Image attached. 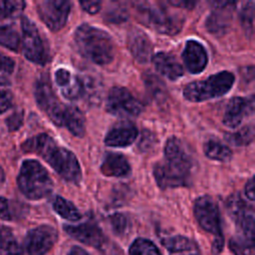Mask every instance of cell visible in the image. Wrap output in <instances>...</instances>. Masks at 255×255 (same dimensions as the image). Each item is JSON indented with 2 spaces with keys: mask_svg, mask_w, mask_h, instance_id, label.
Returning <instances> with one entry per match:
<instances>
[{
  "mask_svg": "<svg viewBox=\"0 0 255 255\" xmlns=\"http://www.w3.org/2000/svg\"><path fill=\"white\" fill-rule=\"evenodd\" d=\"M164 159L153 167V175L160 188H175L191 183L194 162L180 139L172 136L166 140Z\"/></svg>",
  "mask_w": 255,
  "mask_h": 255,
  "instance_id": "cell-1",
  "label": "cell"
},
{
  "mask_svg": "<svg viewBox=\"0 0 255 255\" xmlns=\"http://www.w3.org/2000/svg\"><path fill=\"white\" fill-rule=\"evenodd\" d=\"M24 8V1H0V20L18 17Z\"/></svg>",
  "mask_w": 255,
  "mask_h": 255,
  "instance_id": "cell-31",
  "label": "cell"
},
{
  "mask_svg": "<svg viewBox=\"0 0 255 255\" xmlns=\"http://www.w3.org/2000/svg\"><path fill=\"white\" fill-rule=\"evenodd\" d=\"M229 216L241 231V235L250 241L254 240V210L247 204L240 194L230 195L226 201Z\"/></svg>",
  "mask_w": 255,
  "mask_h": 255,
  "instance_id": "cell-10",
  "label": "cell"
},
{
  "mask_svg": "<svg viewBox=\"0 0 255 255\" xmlns=\"http://www.w3.org/2000/svg\"><path fill=\"white\" fill-rule=\"evenodd\" d=\"M63 127L75 136H84L86 131V121L83 113L75 106H67Z\"/></svg>",
  "mask_w": 255,
  "mask_h": 255,
  "instance_id": "cell-23",
  "label": "cell"
},
{
  "mask_svg": "<svg viewBox=\"0 0 255 255\" xmlns=\"http://www.w3.org/2000/svg\"><path fill=\"white\" fill-rule=\"evenodd\" d=\"M128 47L133 58L139 63H146L151 59L152 44L145 33L133 29L128 36Z\"/></svg>",
  "mask_w": 255,
  "mask_h": 255,
  "instance_id": "cell-19",
  "label": "cell"
},
{
  "mask_svg": "<svg viewBox=\"0 0 255 255\" xmlns=\"http://www.w3.org/2000/svg\"><path fill=\"white\" fill-rule=\"evenodd\" d=\"M193 211L202 229L213 234L215 238L222 237L219 208L212 197L208 195L198 197L194 202Z\"/></svg>",
  "mask_w": 255,
  "mask_h": 255,
  "instance_id": "cell-11",
  "label": "cell"
},
{
  "mask_svg": "<svg viewBox=\"0 0 255 255\" xmlns=\"http://www.w3.org/2000/svg\"><path fill=\"white\" fill-rule=\"evenodd\" d=\"M23 123V112L17 111L7 119V125L10 130H15L21 127Z\"/></svg>",
  "mask_w": 255,
  "mask_h": 255,
  "instance_id": "cell-37",
  "label": "cell"
},
{
  "mask_svg": "<svg viewBox=\"0 0 255 255\" xmlns=\"http://www.w3.org/2000/svg\"><path fill=\"white\" fill-rule=\"evenodd\" d=\"M235 77L229 71L211 75L205 80L187 84L182 91L183 97L193 103L204 102L225 95L234 84Z\"/></svg>",
  "mask_w": 255,
  "mask_h": 255,
  "instance_id": "cell-5",
  "label": "cell"
},
{
  "mask_svg": "<svg viewBox=\"0 0 255 255\" xmlns=\"http://www.w3.org/2000/svg\"><path fill=\"white\" fill-rule=\"evenodd\" d=\"M203 151L208 158L222 162L228 161L232 157L231 149L216 138L206 140L203 144Z\"/></svg>",
  "mask_w": 255,
  "mask_h": 255,
  "instance_id": "cell-24",
  "label": "cell"
},
{
  "mask_svg": "<svg viewBox=\"0 0 255 255\" xmlns=\"http://www.w3.org/2000/svg\"><path fill=\"white\" fill-rule=\"evenodd\" d=\"M245 195L251 201L254 200V178L251 177L245 185Z\"/></svg>",
  "mask_w": 255,
  "mask_h": 255,
  "instance_id": "cell-42",
  "label": "cell"
},
{
  "mask_svg": "<svg viewBox=\"0 0 255 255\" xmlns=\"http://www.w3.org/2000/svg\"><path fill=\"white\" fill-rule=\"evenodd\" d=\"M74 76L75 75L67 69H64V68L58 69L55 72V81H56V84L60 87V90L66 88L71 83Z\"/></svg>",
  "mask_w": 255,
  "mask_h": 255,
  "instance_id": "cell-36",
  "label": "cell"
},
{
  "mask_svg": "<svg viewBox=\"0 0 255 255\" xmlns=\"http://www.w3.org/2000/svg\"><path fill=\"white\" fill-rule=\"evenodd\" d=\"M182 59L186 69L191 74L201 73L208 62V56L205 48L195 40H189L186 42L182 52Z\"/></svg>",
  "mask_w": 255,
  "mask_h": 255,
  "instance_id": "cell-18",
  "label": "cell"
},
{
  "mask_svg": "<svg viewBox=\"0 0 255 255\" xmlns=\"http://www.w3.org/2000/svg\"><path fill=\"white\" fill-rule=\"evenodd\" d=\"M110 223L113 231L117 235H124L128 229V219L122 213H116L110 216Z\"/></svg>",
  "mask_w": 255,
  "mask_h": 255,
  "instance_id": "cell-35",
  "label": "cell"
},
{
  "mask_svg": "<svg viewBox=\"0 0 255 255\" xmlns=\"http://www.w3.org/2000/svg\"><path fill=\"white\" fill-rule=\"evenodd\" d=\"M254 2H244L240 10V22L247 36L253 35V24H254Z\"/></svg>",
  "mask_w": 255,
  "mask_h": 255,
  "instance_id": "cell-29",
  "label": "cell"
},
{
  "mask_svg": "<svg viewBox=\"0 0 255 255\" xmlns=\"http://www.w3.org/2000/svg\"><path fill=\"white\" fill-rule=\"evenodd\" d=\"M22 148L26 152H34L43 157L65 180L80 182L82 170L78 158L71 150L58 145L50 135L41 133L33 136L23 143Z\"/></svg>",
  "mask_w": 255,
  "mask_h": 255,
  "instance_id": "cell-2",
  "label": "cell"
},
{
  "mask_svg": "<svg viewBox=\"0 0 255 255\" xmlns=\"http://www.w3.org/2000/svg\"><path fill=\"white\" fill-rule=\"evenodd\" d=\"M254 112V100L235 97L232 98L224 111L222 123L229 128H236L240 126L246 116L252 115Z\"/></svg>",
  "mask_w": 255,
  "mask_h": 255,
  "instance_id": "cell-15",
  "label": "cell"
},
{
  "mask_svg": "<svg viewBox=\"0 0 255 255\" xmlns=\"http://www.w3.org/2000/svg\"><path fill=\"white\" fill-rule=\"evenodd\" d=\"M169 255H201L197 244L184 236H173L163 240Z\"/></svg>",
  "mask_w": 255,
  "mask_h": 255,
  "instance_id": "cell-22",
  "label": "cell"
},
{
  "mask_svg": "<svg viewBox=\"0 0 255 255\" xmlns=\"http://www.w3.org/2000/svg\"><path fill=\"white\" fill-rule=\"evenodd\" d=\"M235 2L215 1L212 2L213 10L205 21L207 31L215 36H222L230 28L232 21V13Z\"/></svg>",
  "mask_w": 255,
  "mask_h": 255,
  "instance_id": "cell-14",
  "label": "cell"
},
{
  "mask_svg": "<svg viewBox=\"0 0 255 255\" xmlns=\"http://www.w3.org/2000/svg\"><path fill=\"white\" fill-rule=\"evenodd\" d=\"M137 17L146 26L156 30L158 33L174 35L180 31L183 20L159 4L150 2L134 3Z\"/></svg>",
  "mask_w": 255,
  "mask_h": 255,
  "instance_id": "cell-6",
  "label": "cell"
},
{
  "mask_svg": "<svg viewBox=\"0 0 255 255\" xmlns=\"http://www.w3.org/2000/svg\"><path fill=\"white\" fill-rule=\"evenodd\" d=\"M22 47L25 57L38 65H45L50 59L49 48L42 38L37 26L28 18L23 17Z\"/></svg>",
  "mask_w": 255,
  "mask_h": 255,
  "instance_id": "cell-7",
  "label": "cell"
},
{
  "mask_svg": "<svg viewBox=\"0 0 255 255\" xmlns=\"http://www.w3.org/2000/svg\"><path fill=\"white\" fill-rule=\"evenodd\" d=\"M35 99L39 108L46 113L58 127H63L67 106L63 105L55 95L49 78L42 76L35 85Z\"/></svg>",
  "mask_w": 255,
  "mask_h": 255,
  "instance_id": "cell-8",
  "label": "cell"
},
{
  "mask_svg": "<svg viewBox=\"0 0 255 255\" xmlns=\"http://www.w3.org/2000/svg\"><path fill=\"white\" fill-rule=\"evenodd\" d=\"M13 95L10 83L4 77L0 76V114L6 112L12 105Z\"/></svg>",
  "mask_w": 255,
  "mask_h": 255,
  "instance_id": "cell-34",
  "label": "cell"
},
{
  "mask_svg": "<svg viewBox=\"0 0 255 255\" xmlns=\"http://www.w3.org/2000/svg\"><path fill=\"white\" fill-rule=\"evenodd\" d=\"M4 178H5V175H4V172H3V170H2V168L0 167V183L4 180Z\"/></svg>",
  "mask_w": 255,
  "mask_h": 255,
  "instance_id": "cell-45",
  "label": "cell"
},
{
  "mask_svg": "<svg viewBox=\"0 0 255 255\" xmlns=\"http://www.w3.org/2000/svg\"><path fill=\"white\" fill-rule=\"evenodd\" d=\"M68 255H89L83 248H80L78 246H74L70 249Z\"/></svg>",
  "mask_w": 255,
  "mask_h": 255,
  "instance_id": "cell-44",
  "label": "cell"
},
{
  "mask_svg": "<svg viewBox=\"0 0 255 255\" xmlns=\"http://www.w3.org/2000/svg\"><path fill=\"white\" fill-rule=\"evenodd\" d=\"M144 83L149 94L156 100H160L164 97V85L161 83V81H159L157 77H155L152 74H147L144 76Z\"/></svg>",
  "mask_w": 255,
  "mask_h": 255,
  "instance_id": "cell-33",
  "label": "cell"
},
{
  "mask_svg": "<svg viewBox=\"0 0 255 255\" xmlns=\"http://www.w3.org/2000/svg\"><path fill=\"white\" fill-rule=\"evenodd\" d=\"M20 35L11 25L0 26V45L12 51H18L20 47Z\"/></svg>",
  "mask_w": 255,
  "mask_h": 255,
  "instance_id": "cell-27",
  "label": "cell"
},
{
  "mask_svg": "<svg viewBox=\"0 0 255 255\" xmlns=\"http://www.w3.org/2000/svg\"><path fill=\"white\" fill-rule=\"evenodd\" d=\"M38 14L46 26L57 32L61 30L69 17L71 2L65 0H45L38 3Z\"/></svg>",
  "mask_w": 255,
  "mask_h": 255,
  "instance_id": "cell-12",
  "label": "cell"
},
{
  "mask_svg": "<svg viewBox=\"0 0 255 255\" xmlns=\"http://www.w3.org/2000/svg\"><path fill=\"white\" fill-rule=\"evenodd\" d=\"M53 208L61 217L69 221H78L82 217L78 208L62 196H56L54 198Z\"/></svg>",
  "mask_w": 255,
  "mask_h": 255,
  "instance_id": "cell-26",
  "label": "cell"
},
{
  "mask_svg": "<svg viewBox=\"0 0 255 255\" xmlns=\"http://www.w3.org/2000/svg\"><path fill=\"white\" fill-rule=\"evenodd\" d=\"M64 229L70 236L86 245L99 248L104 244V234L100 227L93 222L89 221L80 225H66Z\"/></svg>",
  "mask_w": 255,
  "mask_h": 255,
  "instance_id": "cell-17",
  "label": "cell"
},
{
  "mask_svg": "<svg viewBox=\"0 0 255 255\" xmlns=\"http://www.w3.org/2000/svg\"><path fill=\"white\" fill-rule=\"evenodd\" d=\"M129 255H161L157 247L144 238L135 239L129 247Z\"/></svg>",
  "mask_w": 255,
  "mask_h": 255,
  "instance_id": "cell-30",
  "label": "cell"
},
{
  "mask_svg": "<svg viewBox=\"0 0 255 255\" xmlns=\"http://www.w3.org/2000/svg\"><path fill=\"white\" fill-rule=\"evenodd\" d=\"M168 4H170L172 6L181 7V8L191 9L195 5V2H189V1H168Z\"/></svg>",
  "mask_w": 255,
  "mask_h": 255,
  "instance_id": "cell-43",
  "label": "cell"
},
{
  "mask_svg": "<svg viewBox=\"0 0 255 255\" xmlns=\"http://www.w3.org/2000/svg\"><path fill=\"white\" fill-rule=\"evenodd\" d=\"M225 138L228 142L237 145V146H242V145H247L250 142H252L254 138V128L253 125H248L245 126L235 132H227L225 135Z\"/></svg>",
  "mask_w": 255,
  "mask_h": 255,
  "instance_id": "cell-28",
  "label": "cell"
},
{
  "mask_svg": "<svg viewBox=\"0 0 255 255\" xmlns=\"http://www.w3.org/2000/svg\"><path fill=\"white\" fill-rule=\"evenodd\" d=\"M74 40L80 53L95 64L107 65L115 57L113 39L100 28L85 23L75 31Z\"/></svg>",
  "mask_w": 255,
  "mask_h": 255,
  "instance_id": "cell-3",
  "label": "cell"
},
{
  "mask_svg": "<svg viewBox=\"0 0 255 255\" xmlns=\"http://www.w3.org/2000/svg\"><path fill=\"white\" fill-rule=\"evenodd\" d=\"M229 247L234 255H253V241L240 236L230 239Z\"/></svg>",
  "mask_w": 255,
  "mask_h": 255,
  "instance_id": "cell-32",
  "label": "cell"
},
{
  "mask_svg": "<svg viewBox=\"0 0 255 255\" xmlns=\"http://www.w3.org/2000/svg\"><path fill=\"white\" fill-rule=\"evenodd\" d=\"M155 70L170 81H176L183 75V69L175 57L169 53L159 52L152 58Z\"/></svg>",
  "mask_w": 255,
  "mask_h": 255,
  "instance_id": "cell-20",
  "label": "cell"
},
{
  "mask_svg": "<svg viewBox=\"0 0 255 255\" xmlns=\"http://www.w3.org/2000/svg\"><path fill=\"white\" fill-rule=\"evenodd\" d=\"M58 239L57 230L50 225H41L31 229L25 237V249L28 255H44L52 249Z\"/></svg>",
  "mask_w": 255,
  "mask_h": 255,
  "instance_id": "cell-13",
  "label": "cell"
},
{
  "mask_svg": "<svg viewBox=\"0 0 255 255\" xmlns=\"http://www.w3.org/2000/svg\"><path fill=\"white\" fill-rule=\"evenodd\" d=\"M80 5L84 11H86L90 14H96L102 8L101 1H81Z\"/></svg>",
  "mask_w": 255,
  "mask_h": 255,
  "instance_id": "cell-39",
  "label": "cell"
},
{
  "mask_svg": "<svg viewBox=\"0 0 255 255\" xmlns=\"http://www.w3.org/2000/svg\"><path fill=\"white\" fill-rule=\"evenodd\" d=\"M21 192L29 199L38 200L52 192L53 180L46 168L37 160L29 159L22 163L18 178Z\"/></svg>",
  "mask_w": 255,
  "mask_h": 255,
  "instance_id": "cell-4",
  "label": "cell"
},
{
  "mask_svg": "<svg viewBox=\"0 0 255 255\" xmlns=\"http://www.w3.org/2000/svg\"><path fill=\"white\" fill-rule=\"evenodd\" d=\"M22 248L12 230L6 226L0 227V255H21Z\"/></svg>",
  "mask_w": 255,
  "mask_h": 255,
  "instance_id": "cell-25",
  "label": "cell"
},
{
  "mask_svg": "<svg viewBox=\"0 0 255 255\" xmlns=\"http://www.w3.org/2000/svg\"><path fill=\"white\" fill-rule=\"evenodd\" d=\"M106 110L115 117L128 119L137 117L142 112V104L128 89L114 87L108 93Z\"/></svg>",
  "mask_w": 255,
  "mask_h": 255,
  "instance_id": "cell-9",
  "label": "cell"
},
{
  "mask_svg": "<svg viewBox=\"0 0 255 255\" xmlns=\"http://www.w3.org/2000/svg\"><path fill=\"white\" fill-rule=\"evenodd\" d=\"M0 218L3 220H11L12 218L9 202L5 197H0Z\"/></svg>",
  "mask_w": 255,
  "mask_h": 255,
  "instance_id": "cell-41",
  "label": "cell"
},
{
  "mask_svg": "<svg viewBox=\"0 0 255 255\" xmlns=\"http://www.w3.org/2000/svg\"><path fill=\"white\" fill-rule=\"evenodd\" d=\"M137 136L136 126L128 120L115 124L107 132L105 143L111 147H127L130 145Z\"/></svg>",
  "mask_w": 255,
  "mask_h": 255,
  "instance_id": "cell-16",
  "label": "cell"
},
{
  "mask_svg": "<svg viewBox=\"0 0 255 255\" xmlns=\"http://www.w3.org/2000/svg\"><path fill=\"white\" fill-rule=\"evenodd\" d=\"M14 67H15L14 61L11 58L7 57L6 55L0 53V72L11 74L14 70Z\"/></svg>",
  "mask_w": 255,
  "mask_h": 255,
  "instance_id": "cell-38",
  "label": "cell"
},
{
  "mask_svg": "<svg viewBox=\"0 0 255 255\" xmlns=\"http://www.w3.org/2000/svg\"><path fill=\"white\" fill-rule=\"evenodd\" d=\"M108 17H109V20L111 22H117V23H121L123 21L126 20L127 18V14L125 12V10L121 7H117L116 10H111L108 14Z\"/></svg>",
  "mask_w": 255,
  "mask_h": 255,
  "instance_id": "cell-40",
  "label": "cell"
},
{
  "mask_svg": "<svg viewBox=\"0 0 255 255\" xmlns=\"http://www.w3.org/2000/svg\"><path fill=\"white\" fill-rule=\"evenodd\" d=\"M101 171L106 176L125 177L130 173V165L123 154L109 152L101 164Z\"/></svg>",
  "mask_w": 255,
  "mask_h": 255,
  "instance_id": "cell-21",
  "label": "cell"
}]
</instances>
